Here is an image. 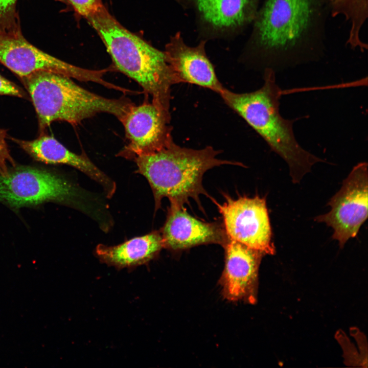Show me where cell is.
<instances>
[{
    "label": "cell",
    "instance_id": "6da1fadb",
    "mask_svg": "<svg viewBox=\"0 0 368 368\" xmlns=\"http://www.w3.org/2000/svg\"><path fill=\"white\" fill-rule=\"evenodd\" d=\"M325 0H265L253 21L244 54L267 63L303 52L317 38Z\"/></svg>",
    "mask_w": 368,
    "mask_h": 368
},
{
    "label": "cell",
    "instance_id": "7a4b0ae2",
    "mask_svg": "<svg viewBox=\"0 0 368 368\" xmlns=\"http://www.w3.org/2000/svg\"><path fill=\"white\" fill-rule=\"evenodd\" d=\"M85 18L104 43L115 67L136 82L152 102L169 111L171 86L177 83L165 51L125 28L103 5Z\"/></svg>",
    "mask_w": 368,
    "mask_h": 368
},
{
    "label": "cell",
    "instance_id": "3957f363",
    "mask_svg": "<svg viewBox=\"0 0 368 368\" xmlns=\"http://www.w3.org/2000/svg\"><path fill=\"white\" fill-rule=\"evenodd\" d=\"M264 84L250 93H236L224 88L219 93L225 103L240 116L288 164L293 183H298L313 165L323 160L303 148L293 130L294 120L279 111L282 90L274 70L264 71Z\"/></svg>",
    "mask_w": 368,
    "mask_h": 368
},
{
    "label": "cell",
    "instance_id": "277c9868",
    "mask_svg": "<svg viewBox=\"0 0 368 368\" xmlns=\"http://www.w3.org/2000/svg\"><path fill=\"white\" fill-rule=\"evenodd\" d=\"M220 151L207 146L201 149L182 147L171 141L159 150L135 157L136 172L148 180L153 192L155 210L163 198L170 203L183 205L193 198L199 204L205 172L223 165L243 166L241 163L217 158Z\"/></svg>",
    "mask_w": 368,
    "mask_h": 368
},
{
    "label": "cell",
    "instance_id": "5b68a950",
    "mask_svg": "<svg viewBox=\"0 0 368 368\" xmlns=\"http://www.w3.org/2000/svg\"><path fill=\"white\" fill-rule=\"evenodd\" d=\"M19 79L34 107L40 134L53 122L76 125L100 113L112 114L121 121L134 104L127 98L98 95L55 72L38 71Z\"/></svg>",
    "mask_w": 368,
    "mask_h": 368
},
{
    "label": "cell",
    "instance_id": "8992f818",
    "mask_svg": "<svg viewBox=\"0 0 368 368\" xmlns=\"http://www.w3.org/2000/svg\"><path fill=\"white\" fill-rule=\"evenodd\" d=\"M80 192L63 177L35 167L15 166L0 175V201L16 209L48 201L73 204Z\"/></svg>",
    "mask_w": 368,
    "mask_h": 368
},
{
    "label": "cell",
    "instance_id": "52a82bcc",
    "mask_svg": "<svg viewBox=\"0 0 368 368\" xmlns=\"http://www.w3.org/2000/svg\"><path fill=\"white\" fill-rule=\"evenodd\" d=\"M0 63L19 78L36 71H46L83 82H95L109 88L117 87L104 79L108 68H84L54 57L28 41L24 36L21 27L8 30L0 29Z\"/></svg>",
    "mask_w": 368,
    "mask_h": 368
},
{
    "label": "cell",
    "instance_id": "ba28073f",
    "mask_svg": "<svg viewBox=\"0 0 368 368\" xmlns=\"http://www.w3.org/2000/svg\"><path fill=\"white\" fill-rule=\"evenodd\" d=\"M225 198L221 204L215 202L222 215L227 239L265 255H274L275 248L265 197L257 195L252 198Z\"/></svg>",
    "mask_w": 368,
    "mask_h": 368
},
{
    "label": "cell",
    "instance_id": "9c48e42d",
    "mask_svg": "<svg viewBox=\"0 0 368 368\" xmlns=\"http://www.w3.org/2000/svg\"><path fill=\"white\" fill-rule=\"evenodd\" d=\"M367 164H358L343 181L340 190L330 199V211L315 220L333 229L332 238L340 248L357 235L367 218Z\"/></svg>",
    "mask_w": 368,
    "mask_h": 368
},
{
    "label": "cell",
    "instance_id": "30bf717a",
    "mask_svg": "<svg viewBox=\"0 0 368 368\" xmlns=\"http://www.w3.org/2000/svg\"><path fill=\"white\" fill-rule=\"evenodd\" d=\"M195 17L201 40L230 38L252 23L259 0H175Z\"/></svg>",
    "mask_w": 368,
    "mask_h": 368
},
{
    "label": "cell",
    "instance_id": "8fae6325",
    "mask_svg": "<svg viewBox=\"0 0 368 368\" xmlns=\"http://www.w3.org/2000/svg\"><path fill=\"white\" fill-rule=\"evenodd\" d=\"M169 111L155 103L133 104L120 121L128 143L119 156L128 159L159 150L173 140Z\"/></svg>",
    "mask_w": 368,
    "mask_h": 368
},
{
    "label": "cell",
    "instance_id": "7c38bea8",
    "mask_svg": "<svg viewBox=\"0 0 368 368\" xmlns=\"http://www.w3.org/2000/svg\"><path fill=\"white\" fill-rule=\"evenodd\" d=\"M223 246L225 262L220 279L223 295L231 301L255 303L259 269L265 255L228 239Z\"/></svg>",
    "mask_w": 368,
    "mask_h": 368
},
{
    "label": "cell",
    "instance_id": "4fadbf2b",
    "mask_svg": "<svg viewBox=\"0 0 368 368\" xmlns=\"http://www.w3.org/2000/svg\"><path fill=\"white\" fill-rule=\"evenodd\" d=\"M206 41L200 40L197 45L189 46L178 32L171 37L164 51L177 83L195 84L219 94L224 87L206 55Z\"/></svg>",
    "mask_w": 368,
    "mask_h": 368
},
{
    "label": "cell",
    "instance_id": "5bb4252c",
    "mask_svg": "<svg viewBox=\"0 0 368 368\" xmlns=\"http://www.w3.org/2000/svg\"><path fill=\"white\" fill-rule=\"evenodd\" d=\"M160 232L164 248L172 250L212 243L223 246L227 240L222 225L200 221L190 215L183 205L175 203H170Z\"/></svg>",
    "mask_w": 368,
    "mask_h": 368
},
{
    "label": "cell",
    "instance_id": "9a60e30c",
    "mask_svg": "<svg viewBox=\"0 0 368 368\" xmlns=\"http://www.w3.org/2000/svg\"><path fill=\"white\" fill-rule=\"evenodd\" d=\"M11 139L34 159L47 164H64L73 167L100 184L107 197L111 198L114 194L115 182L85 154L71 151L54 137L43 133L31 141L12 137Z\"/></svg>",
    "mask_w": 368,
    "mask_h": 368
},
{
    "label": "cell",
    "instance_id": "2e32d148",
    "mask_svg": "<svg viewBox=\"0 0 368 368\" xmlns=\"http://www.w3.org/2000/svg\"><path fill=\"white\" fill-rule=\"evenodd\" d=\"M163 248L160 232L154 231L114 246L99 244L95 253L102 263L121 269L147 264L156 258Z\"/></svg>",
    "mask_w": 368,
    "mask_h": 368
},
{
    "label": "cell",
    "instance_id": "e0dca14e",
    "mask_svg": "<svg viewBox=\"0 0 368 368\" xmlns=\"http://www.w3.org/2000/svg\"><path fill=\"white\" fill-rule=\"evenodd\" d=\"M333 16L343 15L349 23L360 25L367 18V0H330Z\"/></svg>",
    "mask_w": 368,
    "mask_h": 368
},
{
    "label": "cell",
    "instance_id": "ac0fdd59",
    "mask_svg": "<svg viewBox=\"0 0 368 368\" xmlns=\"http://www.w3.org/2000/svg\"><path fill=\"white\" fill-rule=\"evenodd\" d=\"M336 338L342 348L344 363L346 364L367 367V355L358 351L355 346L343 332H337Z\"/></svg>",
    "mask_w": 368,
    "mask_h": 368
},
{
    "label": "cell",
    "instance_id": "d6986e66",
    "mask_svg": "<svg viewBox=\"0 0 368 368\" xmlns=\"http://www.w3.org/2000/svg\"><path fill=\"white\" fill-rule=\"evenodd\" d=\"M17 1L0 0V29L8 30L21 27Z\"/></svg>",
    "mask_w": 368,
    "mask_h": 368
},
{
    "label": "cell",
    "instance_id": "ffe728a7",
    "mask_svg": "<svg viewBox=\"0 0 368 368\" xmlns=\"http://www.w3.org/2000/svg\"><path fill=\"white\" fill-rule=\"evenodd\" d=\"M7 131L0 128V175L6 174L10 166H15L6 142Z\"/></svg>",
    "mask_w": 368,
    "mask_h": 368
},
{
    "label": "cell",
    "instance_id": "44dd1931",
    "mask_svg": "<svg viewBox=\"0 0 368 368\" xmlns=\"http://www.w3.org/2000/svg\"><path fill=\"white\" fill-rule=\"evenodd\" d=\"M75 12L84 18L103 5L102 0H66Z\"/></svg>",
    "mask_w": 368,
    "mask_h": 368
},
{
    "label": "cell",
    "instance_id": "7402d4cb",
    "mask_svg": "<svg viewBox=\"0 0 368 368\" xmlns=\"http://www.w3.org/2000/svg\"><path fill=\"white\" fill-rule=\"evenodd\" d=\"M0 95L17 97L27 99L28 94L18 85L0 74Z\"/></svg>",
    "mask_w": 368,
    "mask_h": 368
}]
</instances>
